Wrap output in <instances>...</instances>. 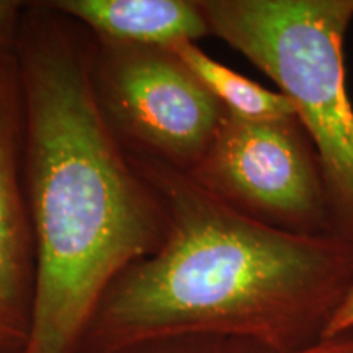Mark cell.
Masks as SVG:
<instances>
[{"label":"cell","mask_w":353,"mask_h":353,"mask_svg":"<svg viewBox=\"0 0 353 353\" xmlns=\"http://www.w3.org/2000/svg\"><path fill=\"white\" fill-rule=\"evenodd\" d=\"M201 85L219 101L224 112L252 121H273L296 117L288 97L278 90L260 85L211 57L196 43L183 41L170 46Z\"/></svg>","instance_id":"ba28073f"},{"label":"cell","mask_w":353,"mask_h":353,"mask_svg":"<svg viewBox=\"0 0 353 353\" xmlns=\"http://www.w3.org/2000/svg\"><path fill=\"white\" fill-rule=\"evenodd\" d=\"M260 348L250 343L221 337H174L136 343L112 353H252Z\"/></svg>","instance_id":"9c48e42d"},{"label":"cell","mask_w":353,"mask_h":353,"mask_svg":"<svg viewBox=\"0 0 353 353\" xmlns=\"http://www.w3.org/2000/svg\"><path fill=\"white\" fill-rule=\"evenodd\" d=\"M94 34L51 2H26L17 63L34 249L25 353H76L97 304L169 228L157 190L110 130L92 85Z\"/></svg>","instance_id":"6da1fadb"},{"label":"cell","mask_w":353,"mask_h":353,"mask_svg":"<svg viewBox=\"0 0 353 353\" xmlns=\"http://www.w3.org/2000/svg\"><path fill=\"white\" fill-rule=\"evenodd\" d=\"M210 33L288 97L319 156L334 237L353 247V105L345 37L353 0H198Z\"/></svg>","instance_id":"3957f363"},{"label":"cell","mask_w":353,"mask_h":353,"mask_svg":"<svg viewBox=\"0 0 353 353\" xmlns=\"http://www.w3.org/2000/svg\"><path fill=\"white\" fill-rule=\"evenodd\" d=\"M34 306V249L23 179V99L17 51L0 54V350H25Z\"/></svg>","instance_id":"8992f818"},{"label":"cell","mask_w":353,"mask_h":353,"mask_svg":"<svg viewBox=\"0 0 353 353\" xmlns=\"http://www.w3.org/2000/svg\"><path fill=\"white\" fill-rule=\"evenodd\" d=\"M25 6L26 2L0 0V54H13L17 51Z\"/></svg>","instance_id":"30bf717a"},{"label":"cell","mask_w":353,"mask_h":353,"mask_svg":"<svg viewBox=\"0 0 353 353\" xmlns=\"http://www.w3.org/2000/svg\"><path fill=\"white\" fill-rule=\"evenodd\" d=\"M131 161L162 198L167 236L156 252L114 278L76 353L192 335L288 353L324 339L353 290L352 245L265 226L185 172Z\"/></svg>","instance_id":"7a4b0ae2"},{"label":"cell","mask_w":353,"mask_h":353,"mask_svg":"<svg viewBox=\"0 0 353 353\" xmlns=\"http://www.w3.org/2000/svg\"><path fill=\"white\" fill-rule=\"evenodd\" d=\"M51 6L110 41L170 48L211 34L198 0H54Z\"/></svg>","instance_id":"52a82bcc"},{"label":"cell","mask_w":353,"mask_h":353,"mask_svg":"<svg viewBox=\"0 0 353 353\" xmlns=\"http://www.w3.org/2000/svg\"><path fill=\"white\" fill-rule=\"evenodd\" d=\"M348 332H353V290L334 314L324 337H334V335Z\"/></svg>","instance_id":"7c38bea8"},{"label":"cell","mask_w":353,"mask_h":353,"mask_svg":"<svg viewBox=\"0 0 353 353\" xmlns=\"http://www.w3.org/2000/svg\"><path fill=\"white\" fill-rule=\"evenodd\" d=\"M188 175L229 208L265 226L334 237L319 156L298 117L252 121L226 112Z\"/></svg>","instance_id":"5b68a950"},{"label":"cell","mask_w":353,"mask_h":353,"mask_svg":"<svg viewBox=\"0 0 353 353\" xmlns=\"http://www.w3.org/2000/svg\"><path fill=\"white\" fill-rule=\"evenodd\" d=\"M252 353H268L263 350H254ZM288 353H353V332L324 337L319 342L312 343L306 348Z\"/></svg>","instance_id":"8fae6325"},{"label":"cell","mask_w":353,"mask_h":353,"mask_svg":"<svg viewBox=\"0 0 353 353\" xmlns=\"http://www.w3.org/2000/svg\"><path fill=\"white\" fill-rule=\"evenodd\" d=\"M92 85L105 121L131 157L185 174L208 151L226 113L167 46L94 34Z\"/></svg>","instance_id":"277c9868"},{"label":"cell","mask_w":353,"mask_h":353,"mask_svg":"<svg viewBox=\"0 0 353 353\" xmlns=\"http://www.w3.org/2000/svg\"><path fill=\"white\" fill-rule=\"evenodd\" d=\"M0 353H25V350H0Z\"/></svg>","instance_id":"4fadbf2b"}]
</instances>
